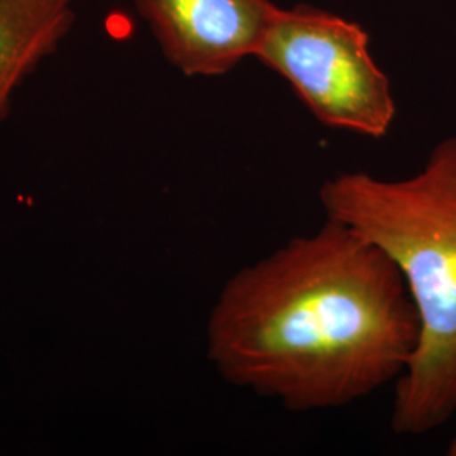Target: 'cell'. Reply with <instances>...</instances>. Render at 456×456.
Wrapping results in <instances>:
<instances>
[{
    "label": "cell",
    "mask_w": 456,
    "mask_h": 456,
    "mask_svg": "<svg viewBox=\"0 0 456 456\" xmlns=\"http://www.w3.org/2000/svg\"><path fill=\"white\" fill-rule=\"evenodd\" d=\"M418 338L397 265L326 218L228 279L210 311L207 354L230 386L306 412L395 384Z\"/></svg>",
    "instance_id": "6da1fadb"
},
{
    "label": "cell",
    "mask_w": 456,
    "mask_h": 456,
    "mask_svg": "<svg viewBox=\"0 0 456 456\" xmlns=\"http://www.w3.org/2000/svg\"><path fill=\"white\" fill-rule=\"evenodd\" d=\"M318 198L326 218L377 245L404 277L419 338L395 380L391 428L431 433L456 412V137L441 141L409 178L340 173L323 181Z\"/></svg>",
    "instance_id": "7a4b0ae2"
},
{
    "label": "cell",
    "mask_w": 456,
    "mask_h": 456,
    "mask_svg": "<svg viewBox=\"0 0 456 456\" xmlns=\"http://www.w3.org/2000/svg\"><path fill=\"white\" fill-rule=\"evenodd\" d=\"M256 58L289 83L328 127L369 137L391 129V83L359 24L306 5L277 9Z\"/></svg>",
    "instance_id": "3957f363"
},
{
    "label": "cell",
    "mask_w": 456,
    "mask_h": 456,
    "mask_svg": "<svg viewBox=\"0 0 456 456\" xmlns=\"http://www.w3.org/2000/svg\"><path fill=\"white\" fill-rule=\"evenodd\" d=\"M166 60L186 77H218L256 56L271 0H132Z\"/></svg>",
    "instance_id": "277c9868"
},
{
    "label": "cell",
    "mask_w": 456,
    "mask_h": 456,
    "mask_svg": "<svg viewBox=\"0 0 456 456\" xmlns=\"http://www.w3.org/2000/svg\"><path fill=\"white\" fill-rule=\"evenodd\" d=\"M78 0H0V126L26 78L71 31Z\"/></svg>",
    "instance_id": "5b68a950"
},
{
    "label": "cell",
    "mask_w": 456,
    "mask_h": 456,
    "mask_svg": "<svg viewBox=\"0 0 456 456\" xmlns=\"http://www.w3.org/2000/svg\"><path fill=\"white\" fill-rule=\"evenodd\" d=\"M450 456H456V438H453V441L450 443V446H448V452H446Z\"/></svg>",
    "instance_id": "8992f818"
}]
</instances>
